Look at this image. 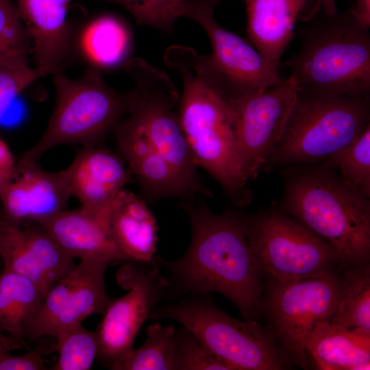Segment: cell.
I'll use <instances>...</instances> for the list:
<instances>
[{
  "label": "cell",
  "mask_w": 370,
  "mask_h": 370,
  "mask_svg": "<svg viewBox=\"0 0 370 370\" xmlns=\"http://www.w3.org/2000/svg\"><path fill=\"white\" fill-rule=\"evenodd\" d=\"M182 208L191 228L187 250L174 261L156 256L169 274L165 297L173 301L217 293L245 319H254L261 310L264 285L248 241L246 219L231 210L215 213L201 202L185 201Z\"/></svg>",
  "instance_id": "1"
},
{
  "label": "cell",
  "mask_w": 370,
  "mask_h": 370,
  "mask_svg": "<svg viewBox=\"0 0 370 370\" xmlns=\"http://www.w3.org/2000/svg\"><path fill=\"white\" fill-rule=\"evenodd\" d=\"M163 60L182 77L177 114L195 163L220 184L234 204L247 205L251 193L238 165L234 99L208 73L193 48L171 46Z\"/></svg>",
  "instance_id": "2"
},
{
  "label": "cell",
  "mask_w": 370,
  "mask_h": 370,
  "mask_svg": "<svg viewBox=\"0 0 370 370\" xmlns=\"http://www.w3.org/2000/svg\"><path fill=\"white\" fill-rule=\"evenodd\" d=\"M369 28L352 8L323 13L301 29L298 50L282 64L299 88L369 96Z\"/></svg>",
  "instance_id": "3"
},
{
  "label": "cell",
  "mask_w": 370,
  "mask_h": 370,
  "mask_svg": "<svg viewBox=\"0 0 370 370\" xmlns=\"http://www.w3.org/2000/svg\"><path fill=\"white\" fill-rule=\"evenodd\" d=\"M325 166L294 174L286 181L285 211L327 241L343 264L369 262L370 202Z\"/></svg>",
  "instance_id": "4"
},
{
  "label": "cell",
  "mask_w": 370,
  "mask_h": 370,
  "mask_svg": "<svg viewBox=\"0 0 370 370\" xmlns=\"http://www.w3.org/2000/svg\"><path fill=\"white\" fill-rule=\"evenodd\" d=\"M56 105L38 141L16 162H38L49 149L62 144L95 145L114 131L134 108L137 90L121 92L108 85L96 69L77 79L53 75Z\"/></svg>",
  "instance_id": "5"
},
{
  "label": "cell",
  "mask_w": 370,
  "mask_h": 370,
  "mask_svg": "<svg viewBox=\"0 0 370 370\" xmlns=\"http://www.w3.org/2000/svg\"><path fill=\"white\" fill-rule=\"evenodd\" d=\"M369 115V96L299 88L281 140L267 163L325 160L361 133Z\"/></svg>",
  "instance_id": "6"
},
{
  "label": "cell",
  "mask_w": 370,
  "mask_h": 370,
  "mask_svg": "<svg viewBox=\"0 0 370 370\" xmlns=\"http://www.w3.org/2000/svg\"><path fill=\"white\" fill-rule=\"evenodd\" d=\"M171 319L192 332L230 370L284 368L273 336L254 319L241 321L219 308L209 294L158 304L149 320Z\"/></svg>",
  "instance_id": "7"
},
{
  "label": "cell",
  "mask_w": 370,
  "mask_h": 370,
  "mask_svg": "<svg viewBox=\"0 0 370 370\" xmlns=\"http://www.w3.org/2000/svg\"><path fill=\"white\" fill-rule=\"evenodd\" d=\"M246 227L258 267L269 280L319 275L343 264L327 241L292 217L269 210L246 219Z\"/></svg>",
  "instance_id": "8"
},
{
  "label": "cell",
  "mask_w": 370,
  "mask_h": 370,
  "mask_svg": "<svg viewBox=\"0 0 370 370\" xmlns=\"http://www.w3.org/2000/svg\"><path fill=\"white\" fill-rule=\"evenodd\" d=\"M136 85L138 96L132 114L153 147L204 196L212 194L202 183L174 108L180 94L166 73L141 58L123 66Z\"/></svg>",
  "instance_id": "9"
},
{
  "label": "cell",
  "mask_w": 370,
  "mask_h": 370,
  "mask_svg": "<svg viewBox=\"0 0 370 370\" xmlns=\"http://www.w3.org/2000/svg\"><path fill=\"white\" fill-rule=\"evenodd\" d=\"M339 275L334 269L286 280H270L264 306L275 337L288 354L306 365L304 345L320 323L330 321L339 297Z\"/></svg>",
  "instance_id": "10"
},
{
  "label": "cell",
  "mask_w": 370,
  "mask_h": 370,
  "mask_svg": "<svg viewBox=\"0 0 370 370\" xmlns=\"http://www.w3.org/2000/svg\"><path fill=\"white\" fill-rule=\"evenodd\" d=\"M160 269L156 255L148 262H123L117 270L116 281L127 293L110 299L97 330V358L108 368L133 349L142 325L165 297L167 280Z\"/></svg>",
  "instance_id": "11"
},
{
  "label": "cell",
  "mask_w": 370,
  "mask_h": 370,
  "mask_svg": "<svg viewBox=\"0 0 370 370\" xmlns=\"http://www.w3.org/2000/svg\"><path fill=\"white\" fill-rule=\"evenodd\" d=\"M299 90L293 77L234 100L240 172L247 184L258 176L279 143Z\"/></svg>",
  "instance_id": "12"
},
{
  "label": "cell",
  "mask_w": 370,
  "mask_h": 370,
  "mask_svg": "<svg viewBox=\"0 0 370 370\" xmlns=\"http://www.w3.org/2000/svg\"><path fill=\"white\" fill-rule=\"evenodd\" d=\"M211 42L212 51L200 61L232 99L237 100L282 83L279 69L272 66L247 40L223 29L214 12L199 23Z\"/></svg>",
  "instance_id": "13"
},
{
  "label": "cell",
  "mask_w": 370,
  "mask_h": 370,
  "mask_svg": "<svg viewBox=\"0 0 370 370\" xmlns=\"http://www.w3.org/2000/svg\"><path fill=\"white\" fill-rule=\"evenodd\" d=\"M114 134L120 156L146 202L170 197L193 201L195 197L204 195L153 147L132 114L120 121Z\"/></svg>",
  "instance_id": "14"
},
{
  "label": "cell",
  "mask_w": 370,
  "mask_h": 370,
  "mask_svg": "<svg viewBox=\"0 0 370 370\" xmlns=\"http://www.w3.org/2000/svg\"><path fill=\"white\" fill-rule=\"evenodd\" d=\"M71 196L68 167L51 172L38 162L17 164L0 191V212L10 223H38L66 209Z\"/></svg>",
  "instance_id": "15"
},
{
  "label": "cell",
  "mask_w": 370,
  "mask_h": 370,
  "mask_svg": "<svg viewBox=\"0 0 370 370\" xmlns=\"http://www.w3.org/2000/svg\"><path fill=\"white\" fill-rule=\"evenodd\" d=\"M68 169L71 196L81 208L103 215L132 177L120 156L96 145H84Z\"/></svg>",
  "instance_id": "16"
},
{
  "label": "cell",
  "mask_w": 370,
  "mask_h": 370,
  "mask_svg": "<svg viewBox=\"0 0 370 370\" xmlns=\"http://www.w3.org/2000/svg\"><path fill=\"white\" fill-rule=\"evenodd\" d=\"M72 0H16L20 16L33 42L36 68L46 75L63 72L73 50L67 23Z\"/></svg>",
  "instance_id": "17"
},
{
  "label": "cell",
  "mask_w": 370,
  "mask_h": 370,
  "mask_svg": "<svg viewBox=\"0 0 370 370\" xmlns=\"http://www.w3.org/2000/svg\"><path fill=\"white\" fill-rule=\"evenodd\" d=\"M73 258L129 261L114 241L107 218L80 207L64 210L38 222Z\"/></svg>",
  "instance_id": "18"
},
{
  "label": "cell",
  "mask_w": 370,
  "mask_h": 370,
  "mask_svg": "<svg viewBox=\"0 0 370 370\" xmlns=\"http://www.w3.org/2000/svg\"><path fill=\"white\" fill-rule=\"evenodd\" d=\"M247 12V37L274 67L294 37L297 20L310 0H243Z\"/></svg>",
  "instance_id": "19"
},
{
  "label": "cell",
  "mask_w": 370,
  "mask_h": 370,
  "mask_svg": "<svg viewBox=\"0 0 370 370\" xmlns=\"http://www.w3.org/2000/svg\"><path fill=\"white\" fill-rule=\"evenodd\" d=\"M108 223L114 241L129 261L153 260L158 226L142 197L123 188L110 207Z\"/></svg>",
  "instance_id": "20"
},
{
  "label": "cell",
  "mask_w": 370,
  "mask_h": 370,
  "mask_svg": "<svg viewBox=\"0 0 370 370\" xmlns=\"http://www.w3.org/2000/svg\"><path fill=\"white\" fill-rule=\"evenodd\" d=\"M304 348L319 369H370V330L345 328L325 321L308 334Z\"/></svg>",
  "instance_id": "21"
},
{
  "label": "cell",
  "mask_w": 370,
  "mask_h": 370,
  "mask_svg": "<svg viewBox=\"0 0 370 370\" xmlns=\"http://www.w3.org/2000/svg\"><path fill=\"white\" fill-rule=\"evenodd\" d=\"M78 47L84 59L100 69H112L128 60L132 36L128 27L112 16H102L88 23L78 39Z\"/></svg>",
  "instance_id": "22"
},
{
  "label": "cell",
  "mask_w": 370,
  "mask_h": 370,
  "mask_svg": "<svg viewBox=\"0 0 370 370\" xmlns=\"http://www.w3.org/2000/svg\"><path fill=\"white\" fill-rule=\"evenodd\" d=\"M45 296L32 280L3 269L0 273V332L26 343L25 330L38 314Z\"/></svg>",
  "instance_id": "23"
},
{
  "label": "cell",
  "mask_w": 370,
  "mask_h": 370,
  "mask_svg": "<svg viewBox=\"0 0 370 370\" xmlns=\"http://www.w3.org/2000/svg\"><path fill=\"white\" fill-rule=\"evenodd\" d=\"M110 264L90 260L86 271L67 297L54 324L51 337L95 314H103L110 299L105 284V272Z\"/></svg>",
  "instance_id": "24"
},
{
  "label": "cell",
  "mask_w": 370,
  "mask_h": 370,
  "mask_svg": "<svg viewBox=\"0 0 370 370\" xmlns=\"http://www.w3.org/2000/svg\"><path fill=\"white\" fill-rule=\"evenodd\" d=\"M339 275V297L330 320L345 328L370 330V265L350 264Z\"/></svg>",
  "instance_id": "25"
},
{
  "label": "cell",
  "mask_w": 370,
  "mask_h": 370,
  "mask_svg": "<svg viewBox=\"0 0 370 370\" xmlns=\"http://www.w3.org/2000/svg\"><path fill=\"white\" fill-rule=\"evenodd\" d=\"M124 7L138 25L162 32L173 29L179 17H187L199 23L214 11L219 0H107Z\"/></svg>",
  "instance_id": "26"
},
{
  "label": "cell",
  "mask_w": 370,
  "mask_h": 370,
  "mask_svg": "<svg viewBox=\"0 0 370 370\" xmlns=\"http://www.w3.org/2000/svg\"><path fill=\"white\" fill-rule=\"evenodd\" d=\"M175 334L173 325L155 322L146 328L147 337L138 348L133 349L112 363V370H174Z\"/></svg>",
  "instance_id": "27"
},
{
  "label": "cell",
  "mask_w": 370,
  "mask_h": 370,
  "mask_svg": "<svg viewBox=\"0 0 370 370\" xmlns=\"http://www.w3.org/2000/svg\"><path fill=\"white\" fill-rule=\"evenodd\" d=\"M325 161L345 185L369 197L370 124L352 142L331 154Z\"/></svg>",
  "instance_id": "28"
},
{
  "label": "cell",
  "mask_w": 370,
  "mask_h": 370,
  "mask_svg": "<svg viewBox=\"0 0 370 370\" xmlns=\"http://www.w3.org/2000/svg\"><path fill=\"white\" fill-rule=\"evenodd\" d=\"M0 258L3 269L29 278L45 295L51 286L38 266L27 243L21 226L8 222L0 212Z\"/></svg>",
  "instance_id": "29"
},
{
  "label": "cell",
  "mask_w": 370,
  "mask_h": 370,
  "mask_svg": "<svg viewBox=\"0 0 370 370\" xmlns=\"http://www.w3.org/2000/svg\"><path fill=\"white\" fill-rule=\"evenodd\" d=\"M33 42L13 0H0V67L29 66Z\"/></svg>",
  "instance_id": "30"
},
{
  "label": "cell",
  "mask_w": 370,
  "mask_h": 370,
  "mask_svg": "<svg viewBox=\"0 0 370 370\" xmlns=\"http://www.w3.org/2000/svg\"><path fill=\"white\" fill-rule=\"evenodd\" d=\"M89 260H82L66 276L55 283L45 295L41 307L24 332L26 341L34 342L51 336L55 322L72 291L84 275Z\"/></svg>",
  "instance_id": "31"
},
{
  "label": "cell",
  "mask_w": 370,
  "mask_h": 370,
  "mask_svg": "<svg viewBox=\"0 0 370 370\" xmlns=\"http://www.w3.org/2000/svg\"><path fill=\"white\" fill-rule=\"evenodd\" d=\"M21 227L32 256L51 286L75 268L74 258L40 224L30 222Z\"/></svg>",
  "instance_id": "32"
},
{
  "label": "cell",
  "mask_w": 370,
  "mask_h": 370,
  "mask_svg": "<svg viewBox=\"0 0 370 370\" xmlns=\"http://www.w3.org/2000/svg\"><path fill=\"white\" fill-rule=\"evenodd\" d=\"M58 358L53 370H88L97 358L99 348L97 330L82 323L71 327L55 338Z\"/></svg>",
  "instance_id": "33"
},
{
  "label": "cell",
  "mask_w": 370,
  "mask_h": 370,
  "mask_svg": "<svg viewBox=\"0 0 370 370\" xmlns=\"http://www.w3.org/2000/svg\"><path fill=\"white\" fill-rule=\"evenodd\" d=\"M174 370H230L188 329H175Z\"/></svg>",
  "instance_id": "34"
},
{
  "label": "cell",
  "mask_w": 370,
  "mask_h": 370,
  "mask_svg": "<svg viewBox=\"0 0 370 370\" xmlns=\"http://www.w3.org/2000/svg\"><path fill=\"white\" fill-rule=\"evenodd\" d=\"M44 76L42 71L30 66L0 67V119L22 90Z\"/></svg>",
  "instance_id": "35"
},
{
  "label": "cell",
  "mask_w": 370,
  "mask_h": 370,
  "mask_svg": "<svg viewBox=\"0 0 370 370\" xmlns=\"http://www.w3.org/2000/svg\"><path fill=\"white\" fill-rule=\"evenodd\" d=\"M45 360L34 350L13 356L10 353L0 359V370H45Z\"/></svg>",
  "instance_id": "36"
},
{
  "label": "cell",
  "mask_w": 370,
  "mask_h": 370,
  "mask_svg": "<svg viewBox=\"0 0 370 370\" xmlns=\"http://www.w3.org/2000/svg\"><path fill=\"white\" fill-rule=\"evenodd\" d=\"M15 164L12 151L0 136V191L11 178Z\"/></svg>",
  "instance_id": "37"
},
{
  "label": "cell",
  "mask_w": 370,
  "mask_h": 370,
  "mask_svg": "<svg viewBox=\"0 0 370 370\" xmlns=\"http://www.w3.org/2000/svg\"><path fill=\"white\" fill-rule=\"evenodd\" d=\"M352 9L366 25L370 26V0H356Z\"/></svg>",
  "instance_id": "38"
},
{
  "label": "cell",
  "mask_w": 370,
  "mask_h": 370,
  "mask_svg": "<svg viewBox=\"0 0 370 370\" xmlns=\"http://www.w3.org/2000/svg\"><path fill=\"white\" fill-rule=\"evenodd\" d=\"M320 1L323 13L328 15H334L338 12L336 5V0H320Z\"/></svg>",
  "instance_id": "39"
}]
</instances>
